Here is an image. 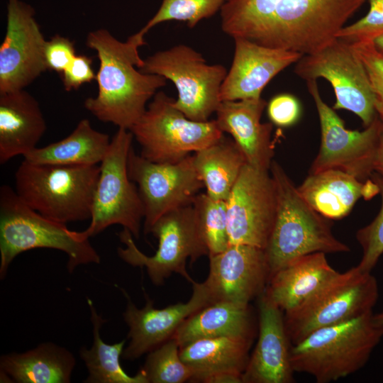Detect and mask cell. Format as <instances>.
Listing matches in <instances>:
<instances>
[{
  "instance_id": "1f68e13d",
  "label": "cell",
  "mask_w": 383,
  "mask_h": 383,
  "mask_svg": "<svg viewBox=\"0 0 383 383\" xmlns=\"http://www.w3.org/2000/svg\"><path fill=\"white\" fill-rule=\"evenodd\" d=\"M174 338L148 353L143 367L148 383H182L192 381L194 371L181 359Z\"/></svg>"
},
{
  "instance_id": "603a6c76",
  "label": "cell",
  "mask_w": 383,
  "mask_h": 383,
  "mask_svg": "<svg viewBox=\"0 0 383 383\" xmlns=\"http://www.w3.org/2000/svg\"><path fill=\"white\" fill-rule=\"evenodd\" d=\"M297 189L314 210L333 220L346 216L359 199L370 200L379 194L371 178L361 181L339 170L309 174Z\"/></svg>"
},
{
  "instance_id": "4dcf8cb0",
  "label": "cell",
  "mask_w": 383,
  "mask_h": 383,
  "mask_svg": "<svg viewBox=\"0 0 383 383\" xmlns=\"http://www.w3.org/2000/svg\"><path fill=\"white\" fill-rule=\"evenodd\" d=\"M192 206L209 255L226 250L230 245L226 201L214 199L206 193H199L195 197Z\"/></svg>"
},
{
  "instance_id": "f35d334b",
  "label": "cell",
  "mask_w": 383,
  "mask_h": 383,
  "mask_svg": "<svg viewBox=\"0 0 383 383\" xmlns=\"http://www.w3.org/2000/svg\"><path fill=\"white\" fill-rule=\"evenodd\" d=\"M92 59L85 55H77L70 65L61 74L66 91L78 89L82 84L96 79Z\"/></svg>"
},
{
  "instance_id": "30bf717a",
  "label": "cell",
  "mask_w": 383,
  "mask_h": 383,
  "mask_svg": "<svg viewBox=\"0 0 383 383\" xmlns=\"http://www.w3.org/2000/svg\"><path fill=\"white\" fill-rule=\"evenodd\" d=\"M138 70L172 81L178 92L174 107L200 122L209 121L219 106L221 87L228 73L224 66L208 65L201 53L185 45L155 52Z\"/></svg>"
},
{
  "instance_id": "836d02e7",
  "label": "cell",
  "mask_w": 383,
  "mask_h": 383,
  "mask_svg": "<svg viewBox=\"0 0 383 383\" xmlns=\"http://www.w3.org/2000/svg\"><path fill=\"white\" fill-rule=\"evenodd\" d=\"M370 178L379 187L381 208L374 219L356 233V239L362 250V258L357 267L367 272L372 271L383 254V182L373 176Z\"/></svg>"
},
{
  "instance_id": "4316f807",
  "label": "cell",
  "mask_w": 383,
  "mask_h": 383,
  "mask_svg": "<svg viewBox=\"0 0 383 383\" xmlns=\"http://www.w3.org/2000/svg\"><path fill=\"white\" fill-rule=\"evenodd\" d=\"M252 340L231 336L199 339L181 347L179 355L194 372L192 382H202L209 375L222 372L243 374Z\"/></svg>"
},
{
  "instance_id": "6da1fadb",
  "label": "cell",
  "mask_w": 383,
  "mask_h": 383,
  "mask_svg": "<svg viewBox=\"0 0 383 383\" xmlns=\"http://www.w3.org/2000/svg\"><path fill=\"white\" fill-rule=\"evenodd\" d=\"M367 0H230L220 12L224 33L306 55L336 38Z\"/></svg>"
},
{
  "instance_id": "5bb4252c",
  "label": "cell",
  "mask_w": 383,
  "mask_h": 383,
  "mask_svg": "<svg viewBox=\"0 0 383 383\" xmlns=\"http://www.w3.org/2000/svg\"><path fill=\"white\" fill-rule=\"evenodd\" d=\"M130 179L137 185L144 207L143 231L150 233L164 214L192 205L204 184L189 155L177 163L152 162L131 148L128 158Z\"/></svg>"
},
{
  "instance_id": "ba28073f",
  "label": "cell",
  "mask_w": 383,
  "mask_h": 383,
  "mask_svg": "<svg viewBox=\"0 0 383 383\" xmlns=\"http://www.w3.org/2000/svg\"><path fill=\"white\" fill-rule=\"evenodd\" d=\"M174 99L159 91L130 129L140 155L156 163H177L215 143L223 135L215 120L194 121L174 107Z\"/></svg>"
},
{
  "instance_id": "52a82bcc",
  "label": "cell",
  "mask_w": 383,
  "mask_h": 383,
  "mask_svg": "<svg viewBox=\"0 0 383 383\" xmlns=\"http://www.w3.org/2000/svg\"><path fill=\"white\" fill-rule=\"evenodd\" d=\"M379 296L377 279L357 266L338 272L311 296L284 312L287 336L296 344L313 331L372 311Z\"/></svg>"
},
{
  "instance_id": "74e56055",
  "label": "cell",
  "mask_w": 383,
  "mask_h": 383,
  "mask_svg": "<svg viewBox=\"0 0 383 383\" xmlns=\"http://www.w3.org/2000/svg\"><path fill=\"white\" fill-rule=\"evenodd\" d=\"M76 55L74 43L66 37L55 35L46 41L45 60L48 70L62 74Z\"/></svg>"
},
{
  "instance_id": "7c38bea8",
  "label": "cell",
  "mask_w": 383,
  "mask_h": 383,
  "mask_svg": "<svg viewBox=\"0 0 383 383\" xmlns=\"http://www.w3.org/2000/svg\"><path fill=\"white\" fill-rule=\"evenodd\" d=\"M294 72L300 78L328 81L335 94L333 109H346L356 114L365 128L377 116L375 96L366 69L352 44L335 38L322 48L304 55Z\"/></svg>"
},
{
  "instance_id": "ac0fdd59",
  "label": "cell",
  "mask_w": 383,
  "mask_h": 383,
  "mask_svg": "<svg viewBox=\"0 0 383 383\" xmlns=\"http://www.w3.org/2000/svg\"><path fill=\"white\" fill-rule=\"evenodd\" d=\"M193 293L185 303L179 302L163 309H155L153 301L144 292L146 303L138 309L123 289L127 300L124 321L129 327L128 345L122 357L133 360L157 348L172 338L180 325L188 317L210 304L207 292L202 283H192Z\"/></svg>"
},
{
  "instance_id": "f1b7e54d",
  "label": "cell",
  "mask_w": 383,
  "mask_h": 383,
  "mask_svg": "<svg viewBox=\"0 0 383 383\" xmlns=\"http://www.w3.org/2000/svg\"><path fill=\"white\" fill-rule=\"evenodd\" d=\"M194 167L204 182L206 194L226 201L243 167L245 156L233 139L222 135L218 140L193 155Z\"/></svg>"
},
{
  "instance_id": "7402d4cb",
  "label": "cell",
  "mask_w": 383,
  "mask_h": 383,
  "mask_svg": "<svg viewBox=\"0 0 383 383\" xmlns=\"http://www.w3.org/2000/svg\"><path fill=\"white\" fill-rule=\"evenodd\" d=\"M46 123L38 101L23 89L0 94V164L37 148Z\"/></svg>"
},
{
  "instance_id": "ab89813d",
  "label": "cell",
  "mask_w": 383,
  "mask_h": 383,
  "mask_svg": "<svg viewBox=\"0 0 383 383\" xmlns=\"http://www.w3.org/2000/svg\"><path fill=\"white\" fill-rule=\"evenodd\" d=\"M243 374L233 372H222L209 375L204 383H243Z\"/></svg>"
},
{
  "instance_id": "cb8c5ba5",
  "label": "cell",
  "mask_w": 383,
  "mask_h": 383,
  "mask_svg": "<svg viewBox=\"0 0 383 383\" xmlns=\"http://www.w3.org/2000/svg\"><path fill=\"white\" fill-rule=\"evenodd\" d=\"M325 254L313 252L296 257L270 277L265 293L283 312L301 304L338 274Z\"/></svg>"
},
{
  "instance_id": "8fae6325",
  "label": "cell",
  "mask_w": 383,
  "mask_h": 383,
  "mask_svg": "<svg viewBox=\"0 0 383 383\" xmlns=\"http://www.w3.org/2000/svg\"><path fill=\"white\" fill-rule=\"evenodd\" d=\"M133 139L130 130L118 128L99 164L91 221L85 230L90 237L115 224L128 229L135 239L140 237L144 207L137 185L128 172Z\"/></svg>"
},
{
  "instance_id": "d4e9b609",
  "label": "cell",
  "mask_w": 383,
  "mask_h": 383,
  "mask_svg": "<svg viewBox=\"0 0 383 383\" xmlns=\"http://www.w3.org/2000/svg\"><path fill=\"white\" fill-rule=\"evenodd\" d=\"M75 365L70 350L52 342L0 358L1 376L18 383H69Z\"/></svg>"
},
{
  "instance_id": "3957f363",
  "label": "cell",
  "mask_w": 383,
  "mask_h": 383,
  "mask_svg": "<svg viewBox=\"0 0 383 383\" xmlns=\"http://www.w3.org/2000/svg\"><path fill=\"white\" fill-rule=\"evenodd\" d=\"M87 231H74L66 224L48 218L27 206L8 185L0 187V278H4L13 260L35 248L61 250L68 256L72 273L78 266L99 264L101 257Z\"/></svg>"
},
{
  "instance_id": "d6a6232c",
  "label": "cell",
  "mask_w": 383,
  "mask_h": 383,
  "mask_svg": "<svg viewBox=\"0 0 383 383\" xmlns=\"http://www.w3.org/2000/svg\"><path fill=\"white\" fill-rule=\"evenodd\" d=\"M225 0H162L158 11L137 34L144 37L156 25L168 21L187 22L189 28L221 10Z\"/></svg>"
},
{
  "instance_id": "2e32d148",
  "label": "cell",
  "mask_w": 383,
  "mask_h": 383,
  "mask_svg": "<svg viewBox=\"0 0 383 383\" xmlns=\"http://www.w3.org/2000/svg\"><path fill=\"white\" fill-rule=\"evenodd\" d=\"M6 30L0 46V94L25 89L48 70L45 39L33 8L8 0Z\"/></svg>"
},
{
  "instance_id": "8992f818",
  "label": "cell",
  "mask_w": 383,
  "mask_h": 383,
  "mask_svg": "<svg viewBox=\"0 0 383 383\" xmlns=\"http://www.w3.org/2000/svg\"><path fill=\"white\" fill-rule=\"evenodd\" d=\"M99 165L33 164L23 160L15 174V191L30 208L67 223L90 219Z\"/></svg>"
},
{
  "instance_id": "7bdbcfd3",
  "label": "cell",
  "mask_w": 383,
  "mask_h": 383,
  "mask_svg": "<svg viewBox=\"0 0 383 383\" xmlns=\"http://www.w3.org/2000/svg\"><path fill=\"white\" fill-rule=\"evenodd\" d=\"M372 41L376 49L383 53V34L376 37Z\"/></svg>"
},
{
  "instance_id": "60d3db41",
  "label": "cell",
  "mask_w": 383,
  "mask_h": 383,
  "mask_svg": "<svg viewBox=\"0 0 383 383\" xmlns=\"http://www.w3.org/2000/svg\"><path fill=\"white\" fill-rule=\"evenodd\" d=\"M371 176L383 182V131L380 135L374 162L373 173Z\"/></svg>"
},
{
  "instance_id": "7a4b0ae2",
  "label": "cell",
  "mask_w": 383,
  "mask_h": 383,
  "mask_svg": "<svg viewBox=\"0 0 383 383\" xmlns=\"http://www.w3.org/2000/svg\"><path fill=\"white\" fill-rule=\"evenodd\" d=\"M86 44L96 52L99 67L97 95L86 99L84 108L102 122L130 130L167 79L137 70L144 62L138 49L145 44L137 33L121 42L106 29H99L88 34Z\"/></svg>"
},
{
  "instance_id": "9a60e30c",
  "label": "cell",
  "mask_w": 383,
  "mask_h": 383,
  "mask_svg": "<svg viewBox=\"0 0 383 383\" xmlns=\"http://www.w3.org/2000/svg\"><path fill=\"white\" fill-rule=\"evenodd\" d=\"M269 172L248 163L242 169L226 201L230 245L265 249L277 206L276 185Z\"/></svg>"
},
{
  "instance_id": "e0dca14e",
  "label": "cell",
  "mask_w": 383,
  "mask_h": 383,
  "mask_svg": "<svg viewBox=\"0 0 383 383\" xmlns=\"http://www.w3.org/2000/svg\"><path fill=\"white\" fill-rule=\"evenodd\" d=\"M209 272L202 282L210 304L231 302L249 305L266 289L270 268L265 249L231 244L224 251L209 255Z\"/></svg>"
},
{
  "instance_id": "d6986e66",
  "label": "cell",
  "mask_w": 383,
  "mask_h": 383,
  "mask_svg": "<svg viewBox=\"0 0 383 383\" xmlns=\"http://www.w3.org/2000/svg\"><path fill=\"white\" fill-rule=\"evenodd\" d=\"M233 39L234 56L221 87V101L260 98L262 91L274 77L303 56L297 52L265 47L243 38Z\"/></svg>"
},
{
  "instance_id": "f546056e",
  "label": "cell",
  "mask_w": 383,
  "mask_h": 383,
  "mask_svg": "<svg viewBox=\"0 0 383 383\" xmlns=\"http://www.w3.org/2000/svg\"><path fill=\"white\" fill-rule=\"evenodd\" d=\"M93 326V344L89 349L82 347L81 359L87 368V383H148L142 370L135 376L127 374L120 363L126 340L114 344H107L100 335L102 325L106 321L99 314L92 301L87 298Z\"/></svg>"
},
{
  "instance_id": "b9f144b4",
  "label": "cell",
  "mask_w": 383,
  "mask_h": 383,
  "mask_svg": "<svg viewBox=\"0 0 383 383\" xmlns=\"http://www.w3.org/2000/svg\"><path fill=\"white\" fill-rule=\"evenodd\" d=\"M372 321L374 325L383 334V311L378 313H373Z\"/></svg>"
},
{
  "instance_id": "ee69618b",
  "label": "cell",
  "mask_w": 383,
  "mask_h": 383,
  "mask_svg": "<svg viewBox=\"0 0 383 383\" xmlns=\"http://www.w3.org/2000/svg\"><path fill=\"white\" fill-rule=\"evenodd\" d=\"M230 1V0H225V1Z\"/></svg>"
},
{
  "instance_id": "4fadbf2b",
  "label": "cell",
  "mask_w": 383,
  "mask_h": 383,
  "mask_svg": "<svg viewBox=\"0 0 383 383\" xmlns=\"http://www.w3.org/2000/svg\"><path fill=\"white\" fill-rule=\"evenodd\" d=\"M306 85L317 109L321 131L320 150L309 174L339 170L361 181L370 179L383 122L377 116L363 131L348 130L335 110L322 99L316 80L306 81Z\"/></svg>"
},
{
  "instance_id": "484cf974",
  "label": "cell",
  "mask_w": 383,
  "mask_h": 383,
  "mask_svg": "<svg viewBox=\"0 0 383 383\" xmlns=\"http://www.w3.org/2000/svg\"><path fill=\"white\" fill-rule=\"evenodd\" d=\"M254 329L249 305L216 302L188 317L172 337L181 348L203 338L231 336L253 339Z\"/></svg>"
},
{
  "instance_id": "277c9868",
  "label": "cell",
  "mask_w": 383,
  "mask_h": 383,
  "mask_svg": "<svg viewBox=\"0 0 383 383\" xmlns=\"http://www.w3.org/2000/svg\"><path fill=\"white\" fill-rule=\"evenodd\" d=\"M270 172L277 196L276 218L265 249L270 277L296 257L313 252L350 250L333 235L328 218L308 204L275 160H272Z\"/></svg>"
},
{
  "instance_id": "5b68a950",
  "label": "cell",
  "mask_w": 383,
  "mask_h": 383,
  "mask_svg": "<svg viewBox=\"0 0 383 383\" xmlns=\"http://www.w3.org/2000/svg\"><path fill=\"white\" fill-rule=\"evenodd\" d=\"M373 312L316 330L292 345L290 360L296 372L328 383L363 367L379 343L382 333L374 325Z\"/></svg>"
},
{
  "instance_id": "8d00e7d4",
  "label": "cell",
  "mask_w": 383,
  "mask_h": 383,
  "mask_svg": "<svg viewBox=\"0 0 383 383\" xmlns=\"http://www.w3.org/2000/svg\"><path fill=\"white\" fill-rule=\"evenodd\" d=\"M267 106L271 123L279 127L294 125L299 119L301 111L298 99L291 94L274 96Z\"/></svg>"
},
{
  "instance_id": "e575fe53",
  "label": "cell",
  "mask_w": 383,
  "mask_h": 383,
  "mask_svg": "<svg viewBox=\"0 0 383 383\" xmlns=\"http://www.w3.org/2000/svg\"><path fill=\"white\" fill-rule=\"evenodd\" d=\"M370 10L362 18L344 26L336 38L350 44L373 40L383 34V0H368Z\"/></svg>"
},
{
  "instance_id": "9c48e42d",
  "label": "cell",
  "mask_w": 383,
  "mask_h": 383,
  "mask_svg": "<svg viewBox=\"0 0 383 383\" xmlns=\"http://www.w3.org/2000/svg\"><path fill=\"white\" fill-rule=\"evenodd\" d=\"M150 233L158 240L153 255L142 252L131 233L123 228L118 237L125 248H118V257L133 267H145L155 285L163 284L172 273L194 283L186 268L187 261L194 262L202 256H209V250L201 235L192 205L164 214L154 223Z\"/></svg>"
},
{
  "instance_id": "83f0119b",
  "label": "cell",
  "mask_w": 383,
  "mask_h": 383,
  "mask_svg": "<svg viewBox=\"0 0 383 383\" xmlns=\"http://www.w3.org/2000/svg\"><path fill=\"white\" fill-rule=\"evenodd\" d=\"M108 134L95 130L89 120H81L66 138L23 156L33 164L56 165H98L109 148Z\"/></svg>"
},
{
  "instance_id": "d590c367",
  "label": "cell",
  "mask_w": 383,
  "mask_h": 383,
  "mask_svg": "<svg viewBox=\"0 0 383 383\" xmlns=\"http://www.w3.org/2000/svg\"><path fill=\"white\" fill-rule=\"evenodd\" d=\"M362 62L375 96V109L383 122V53L376 49L372 40L352 44Z\"/></svg>"
},
{
  "instance_id": "ffe728a7",
  "label": "cell",
  "mask_w": 383,
  "mask_h": 383,
  "mask_svg": "<svg viewBox=\"0 0 383 383\" xmlns=\"http://www.w3.org/2000/svg\"><path fill=\"white\" fill-rule=\"evenodd\" d=\"M259 336L243 373V383H292V343L287 336L284 312L265 291L258 297Z\"/></svg>"
},
{
  "instance_id": "44dd1931",
  "label": "cell",
  "mask_w": 383,
  "mask_h": 383,
  "mask_svg": "<svg viewBox=\"0 0 383 383\" xmlns=\"http://www.w3.org/2000/svg\"><path fill=\"white\" fill-rule=\"evenodd\" d=\"M267 104L262 98L223 101L218 107L216 122L231 135L244 153L248 165L270 171L274 156L271 140L272 123H261Z\"/></svg>"
}]
</instances>
